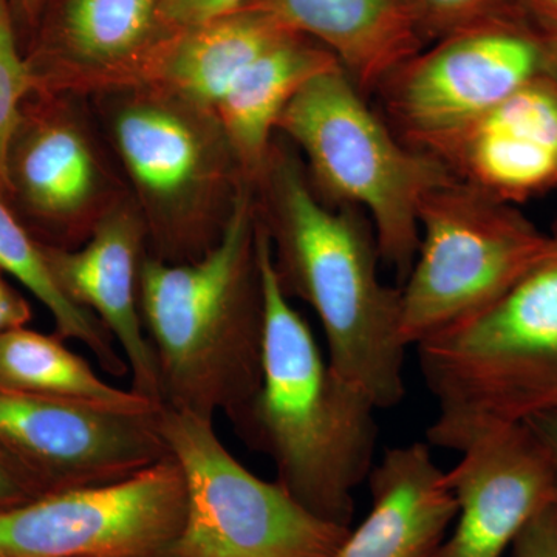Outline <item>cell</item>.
<instances>
[{
    "label": "cell",
    "instance_id": "cell-1",
    "mask_svg": "<svg viewBox=\"0 0 557 557\" xmlns=\"http://www.w3.org/2000/svg\"><path fill=\"white\" fill-rule=\"evenodd\" d=\"M258 230L248 186L207 255L183 263L143 259L139 311L164 408L212 420L223 412L236 424L258 394L265 339Z\"/></svg>",
    "mask_w": 557,
    "mask_h": 557
},
{
    "label": "cell",
    "instance_id": "cell-2",
    "mask_svg": "<svg viewBox=\"0 0 557 557\" xmlns=\"http://www.w3.org/2000/svg\"><path fill=\"white\" fill-rule=\"evenodd\" d=\"M265 304L262 383L236 424L248 448L273 460L277 480L311 515L350 528L355 490L375 467L379 410L333 370L282 288L259 222Z\"/></svg>",
    "mask_w": 557,
    "mask_h": 557
},
{
    "label": "cell",
    "instance_id": "cell-3",
    "mask_svg": "<svg viewBox=\"0 0 557 557\" xmlns=\"http://www.w3.org/2000/svg\"><path fill=\"white\" fill-rule=\"evenodd\" d=\"M258 178L265 185L269 207L265 218H258L282 288L317 313L333 370L376 408H395L406 394L401 289L381 281L372 226L355 209L322 203L287 156L270 152Z\"/></svg>",
    "mask_w": 557,
    "mask_h": 557
},
{
    "label": "cell",
    "instance_id": "cell-4",
    "mask_svg": "<svg viewBox=\"0 0 557 557\" xmlns=\"http://www.w3.org/2000/svg\"><path fill=\"white\" fill-rule=\"evenodd\" d=\"M416 348L437 405L435 448L463 453L494 429L557 412V248L493 306Z\"/></svg>",
    "mask_w": 557,
    "mask_h": 557
},
{
    "label": "cell",
    "instance_id": "cell-5",
    "mask_svg": "<svg viewBox=\"0 0 557 557\" xmlns=\"http://www.w3.org/2000/svg\"><path fill=\"white\" fill-rule=\"evenodd\" d=\"M366 98L338 65L298 91L276 131L302 150L314 182L333 203L369 215L381 260L405 282L420 240L421 203L453 174L406 145Z\"/></svg>",
    "mask_w": 557,
    "mask_h": 557
},
{
    "label": "cell",
    "instance_id": "cell-6",
    "mask_svg": "<svg viewBox=\"0 0 557 557\" xmlns=\"http://www.w3.org/2000/svg\"><path fill=\"white\" fill-rule=\"evenodd\" d=\"M416 260L403 282L399 336L416 347L482 313L557 248L515 205L450 177L418 214Z\"/></svg>",
    "mask_w": 557,
    "mask_h": 557
},
{
    "label": "cell",
    "instance_id": "cell-7",
    "mask_svg": "<svg viewBox=\"0 0 557 557\" xmlns=\"http://www.w3.org/2000/svg\"><path fill=\"white\" fill-rule=\"evenodd\" d=\"M159 428L185 483V519L164 557H338L351 528L311 515L278 482L248 471L214 420L159 409Z\"/></svg>",
    "mask_w": 557,
    "mask_h": 557
},
{
    "label": "cell",
    "instance_id": "cell-8",
    "mask_svg": "<svg viewBox=\"0 0 557 557\" xmlns=\"http://www.w3.org/2000/svg\"><path fill=\"white\" fill-rule=\"evenodd\" d=\"M542 78H557V40L531 21H508L429 44L376 94L395 134L420 149Z\"/></svg>",
    "mask_w": 557,
    "mask_h": 557
},
{
    "label": "cell",
    "instance_id": "cell-9",
    "mask_svg": "<svg viewBox=\"0 0 557 557\" xmlns=\"http://www.w3.org/2000/svg\"><path fill=\"white\" fill-rule=\"evenodd\" d=\"M174 458L113 485L57 491L0 511V557H164L185 519Z\"/></svg>",
    "mask_w": 557,
    "mask_h": 557
},
{
    "label": "cell",
    "instance_id": "cell-10",
    "mask_svg": "<svg viewBox=\"0 0 557 557\" xmlns=\"http://www.w3.org/2000/svg\"><path fill=\"white\" fill-rule=\"evenodd\" d=\"M0 453L42 494L113 485L170 457L159 410L123 412L3 388Z\"/></svg>",
    "mask_w": 557,
    "mask_h": 557
},
{
    "label": "cell",
    "instance_id": "cell-11",
    "mask_svg": "<svg viewBox=\"0 0 557 557\" xmlns=\"http://www.w3.org/2000/svg\"><path fill=\"white\" fill-rule=\"evenodd\" d=\"M460 454L446 472L458 512L445 557H502L557 502L552 457L525 423L494 429Z\"/></svg>",
    "mask_w": 557,
    "mask_h": 557
},
{
    "label": "cell",
    "instance_id": "cell-12",
    "mask_svg": "<svg viewBox=\"0 0 557 557\" xmlns=\"http://www.w3.org/2000/svg\"><path fill=\"white\" fill-rule=\"evenodd\" d=\"M457 180L509 205L557 188V78L528 84L420 149Z\"/></svg>",
    "mask_w": 557,
    "mask_h": 557
},
{
    "label": "cell",
    "instance_id": "cell-13",
    "mask_svg": "<svg viewBox=\"0 0 557 557\" xmlns=\"http://www.w3.org/2000/svg\"><path fill=\"white\" fill-rule=\"evenodd\" d=\"M42 247L65 295L100 319L115 339L129 366L132 391L160 408L159 370L139 311L145 256L138 220L131 212H113L98 223L84 247Z\"/></svg>",
    "mask_w": 557,
    "mask_h": 557
},
{
    "label": "cell",
    "instance_id": "cell-14",
    "mask_svg": "<svg viewBox=\"0 0 557 557\" xmlns=\"http://www.w3.org/2000/svg\"><path fill=\"white\" fill-rule=\"evenodd\" d=\"M369 515L338 557H445L457 500L424 443L387 449L370 471Z\"/></svg>",
    "mask_w": 557,
    "mask_h": 557
},
{
    "label": "cell",
    "instance_id": "cell-15",
    "mask_svg": "<svg viewBox=\"0 0 557 557\" xmlns=\"http://www.w3.org/2000/svg\"><path fill=\"white\" fill-rule=\"evenodd\" d=\"M33 91L40 100L27 98L10 143L7 199L40 230L64 231L94 196L97 164L78 127L42 91Z\"/></svg>",
    "mask_w": 557,
    "mask_h": 557
},
{
    "label": "cell",
    "instance_id": "cell-16",
    "mask_svg": "<svg viewBox=\"0 0 557 557\" xmlns=\"http://www.w3.org/2000/svg\"><path fill=\"white\" fill-rule=\"evenodd\" d=\"M255 7L327 49L366 97L429 46L408 0H259Z\"/></svg>",
    "mask_w": 557,
    "mask_h": 557
},
{
    "label": "cell",
    "instance_id": "cell-17",
    "mask_svg": "<svg viewBox=\"0 0 557 557\" xmlns=\"http://www.w3.org/2000/svg\"><path fill=\"white\" fill-rule=\"evenodd\" d=\"M338 65L327 49L295 33L271 47L236 79L215 113L248 178H258L265 168L271 135L288 102L309 81Z\"/></svg>",
    "mask_w": 557,
    "mask_h": 557
},
{
    "label": "cell",
    "instance_id": "cell-18",
    "mask_svg": "<svg viewBox=\"0 0 557 557\" xmlns=\"http://www.w3.org/2000/svg\"><path fill=\"white\" fill-rule=\"evenodd\" d=\"M292 35L269 11L252 7L178 30L161 50L159 73L186 100L215 110L252 62Z\"/></svg>",
    "mask_w": 557,
    "mask_h": 557
},
{
    "label": "cell",
    "instance_id": "cell-19",
    "mask_svg": "<svg viewBox=\"0 0 557 557\" xmlns=\"http://www.w3.org/2000/svg\"><path fill=\"white\" fill-rule=\"evenodd\" d=\"M160 0H64L42 47L27 58L35 90L67 64L110 67L134 58L160 22Z\"/></svg>",
    "mask_w": 557,
    "mask_h": 557
},
{
    "label": "cell",
    "instance_id": "cell-20",
    "mask_svg": "<svg viewBox=\"0 0 557 557\" xmlns=\"http://www.w3.org/2000/svg\"><path fill=\"white\" fill-rule=\"evenodd\" d=\"M0 388L84 403L123 412H156L149 399L132 388L112 386L65 341L27 327L0 335Z\"/></svg>",
    "mask_w": 557,
    "mask_h": 557
},
{
    "label": "cell",
    "instance_id": "cell-21",
    "mask_svg": "<svg viewBox=\"0 0 557 557\" xmlns=\"http://www.w3.org/2000/svg\"><path fill=\"white\" fill-rule=\"evenodd\" d=\"M115 138L132 177L152 200L174 203L203 178V141L175 110L131 106L115 121Z\"/></svg>",
    "mask_w": 557,
    "mask_h": 557
},
{
    "label": "cell",
    "instance_id": "cell-22",
    "mask_svg": "<svg viewBox=\"0 0 557 557\" xmlns=\"http://www.w3.org/2000/svg\"><path fill=\"white\" fill-rule=\"evenodd\" d=\"M0 271L10 274L49 310L57 335L76 341L91 351L101 369L113 376L129 373V366L100 319L65 295L58 284L42 244L25 228L0 189Z\"/></svg>",
    "mask_w": 557,
    "mask_h": 557
},
{
    "label": "cell",
    "instance_id": "cell-23",
    "mask_svg": "<svg viewBox=\"0 0 557 557\" xmlns=\"http://www.w3.org/2000/svg\"><path fill=\"white\" fill-rule=\"evenodd\" d=\"M35 90L32 69L21 53L10 0H0V189L7 196V157L22 109Z\"/></svg>",
    "mask_w": 557,
    "mask_h": 557
},
{
    "label": "cell",
    "instance_id": "cell-24",
    "mask_svg": "<svg viewBox=\"0 0 557 557\" xmlns=\"http://www.w3.org/2000/svg\"><path fill=\"white\" fill-rule=\"evenodd\" d=\"M428 44L497 22L528 20L518 0H408Z\"/></svg>",
    "mask_w": 557,
    "mask_h": 557
},
{
    "label": "cell",
    "instance_id": "cell-25",
    "mask_svg": "<svg viewBox=\"0 0 557 557\" xmlns=\"http://www.w3.org/2000/svg\"><path fill=\"white\" fill-rule=\"evenodd\" d=\"M258 2L259 0H160V22L177 30H186L251 9Z\"/></svg>",
    "mask_w": 557,
    "mask_h": 557
},
{
    "label": "cell",
    "instance_id": "cell-26",
    "mask_svg": "<svg viewBox=\"0 0 557 557\" xmlns=\"http://www.w3.org/2000/svg\"><path fill=\"white\" fill-rule=\"evenodd\" d=\"M511 547L512 557H557V502L534 516Z\"/></svg>",
    "mask_w": 557,
    "mask_h": 557
},
{
    "label": "cell",
    "instance_id": "cell-27",
    "mask_svg": "<svg viewBox=\"0 0 557 557\" xmlns=\"http://www.w3.org/2000/svg\"><path fill=\"white\" fill-rule=\"evenodd\" d=\"M42 496L38 486L5 454L0 453V511Z\"/></svg>",
    "mask_w": 557,
    "mask_h": 557
},
{
    "label": "cell",
    "instance_id": "cell-28",
    "mask_svg": "<svg viewBox=\"0 0 557 557\" xmlns=\"http://www.w3.org/2000/svg\"><path fill=\"white\" fill-rule=\"evenodd\" d=\"M30 321V304L16 288L11 287L0 271V335L13 329L27 327Z\"/></svg>",
    "mask_w": 557,
    "mask_h": 557
},
{
    "label": "cell",
    "instance_id": "cell-29",
    "mask_svg": "<svg viewBox=\"0 0 557 557\" xmlns=\"http://www.w3.org/2000/svg\"><path fill=\"white\" fill-rule=\"evenodd\" d=\"M528 20L557 40V0H518Z\"/></svg>",
    "mask_w": 557,
    "mask_h": 557
},
{
    "label": "cell",
    "instance_id": "cell-30",
    "mask_svg": "<svg viewBox=\"0 0 557 557\" xmlns=\"http://www.w3.org/2000/svg\"><path fill=\"white\" fill-rule=\"evenodd\" d=\"M525 424L547 448L553 467H555L557 486V412L539 413V416L527 420Z\"/></svg>",
    "mask_w": 557,
    "mask_h": 557
},
{
    "label": "cell",
    "instance_id": "cell-31",
    "mask_svg": "<svg viewBox=\"0 0 557 557\" xmlns=\"http://www.w3.org/2000/svg\"><path fill=\"white\" fill-rule=\"evenodd\" d=\"M10 2L16 24L22 22L28 27H36L46 10L47 0H10Z\"/></svg>",
    "mask_w": 557,
    "mask_h": 557
}]
</instances>
